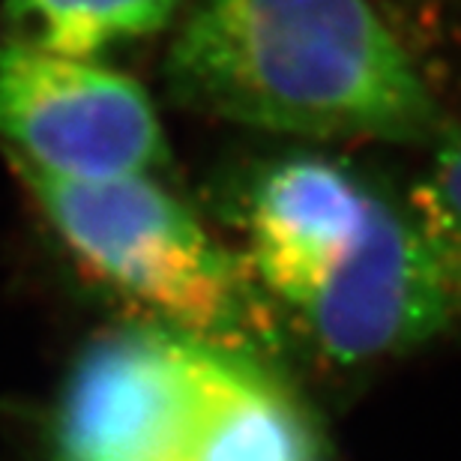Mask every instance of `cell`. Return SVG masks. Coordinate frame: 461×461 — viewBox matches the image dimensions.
<instances>
[{
    "label": "cell",
    "mask_w": 461,
    "mask_h": 461,
    "mask_svg": "<svg viewBox=\"0 0 461 461\" xmlns=\"http://www.w3.org/2000/svg\"><path fill=\"white\" fill-rule=\"evenodd\" d=\"M183 108L303 138L440 141L426 78L372 0H204L171 45Z\"/></svg>",
    "instance_id": "1"
},
{
    "label": "cell",
    "mask_w": 461,
    "mask_h": 461,
    "mask_svg": "<svg viewBox=\"0 0 461 461\" xmlns=\"http://www.w3.org/2000/svg\"><path fill=\"white\" fill-rule=\"evenodd\" d=\"M18 174L76 264L141 309L147 324L246 357L267 345L270 327L249 267L150 177Z\"/></svg>",
    "instance_id": "2"
},
{
    "label": "cell",
    "mask_w": 461,
    "mask_h": 461,
    "mask_svg": "<svg viewBox=\"0 0 461 461\" xmlns=\"http://www.w3.org/2000/svg\"><path fill=\"white\" fill-rule=\"evenodd\" d=\"M230 357L234 350L153 324L103 336L81 354L63 390L58 461H177Z\"/></svg>",
    "instance_id": "3"
},
{
    "label": "cell",
    "mask_w": 461,
    "mask_h": 461,
    "mask_svg": "<svg viewBox=\"0 0 461 461\" xmlns=\"http://www.w3.org/2000/svg\"><path fill=\"white\" fill-rule=\"evenodd\" d=\"M0 141L18 168L60 180L150 177L168 159L132 78L18 42H0Z\"/></svg>",
    "instance_id": "4"
},
{
    "label": "cell",
    "mask_w": 461,
    "mask_h": 461,
    "mask_svg": "<svg viewBox=\"0 0 461 461\" xmlns=\"http://www.w3.org/2000/svg\"><path fill=\"white\" fill-rule=\"evenodd\" d=\"M294 312L339 363L402 354L453 324L444 285L411 213L381 195L357 246Z\"/></svg>",
    "instance_id": "5"
},
{
    "label": "cell",
    "mask_w": 461,
    "mask_h": 461,
    "mask_svg": "<svg viewBox=\"0 0 461 461\" xmlns=\"http://www.w3.org/2000/svg\"><path fill=\"white\" fill-rule=\"evenodd\" d=\"M375 198L350 171L315 156L267 168L243 210L252 279L297 309L357 246Z\"/></svg>",
    "instance_id": "6"
},
{
    "label": "cell",
    "mask_w": 461,
    "mask_h": 461,
    "mask_svg": "<svg viewBox=\"0 0 461 461\" xmlns=\"http://www.w3.org/2000/svg\"><path fill=\"white\" fill-rule=\"evenodd\" d=\"M177 461H318V449L288 393L255 357L234 354Z\"/></svg>",
    "instance_id": "7"
},
{
    "label": "cell",
    "mask_w": 461,
    "mask_h": 461,
    "mask_svg": "<svg viewBox=\"0 0 461 461\" xmlns=\"http://www.w3.org/2000/svg\"><path fill=\"white\" fill-rule=\"evenodd\" d=\"M180 0H4L6 42L99 60L114 45L159 33L177 13Z\"/></svg>",
    "instance_id": "8"
},
{
    "label": "cell",
    "mask_w": 461,
    "mask_h": 461,
    "mask_svg": "<svg viewBox=\"0 0 461 461\" xmlns=\"http://www.w3.org/2000/svg\"><path fill=\"white\" fill-rule=\"evenodd\" d=\"M411 219L435 261L453 321H461V132L440 135L411 195Z\"/></svg>",
    "instance_id": "9"
}]
</instances>
